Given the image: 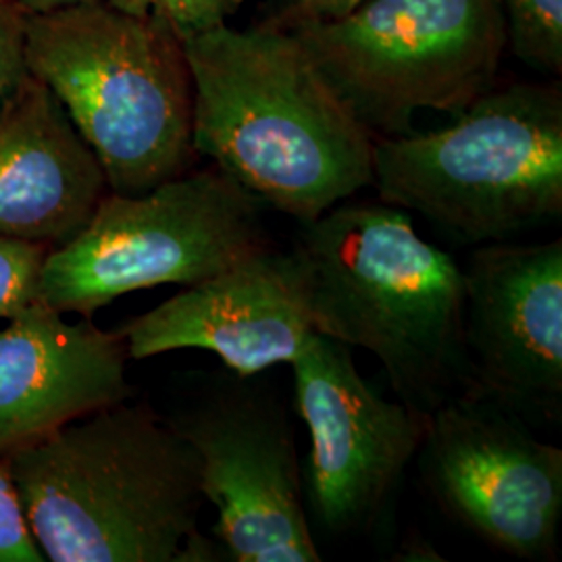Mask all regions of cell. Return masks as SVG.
Segmentation results:
<instances>
[{"mask_svg": "<svg viewBox=\"0 0 562 562\" xmlns=\"http://www.w3.org/2000/svg\"><path fill=\"white\" fill-rule=\"evenodd\" d=\"M301 2H308V0H301Z\"/></svg>", "mask_w": 562, "mask_h": 562, "instance_id": "603a6c76", "label": "cell"}, {"mask_svg": "<svg viewBox=\"0 0 562 562\" xmlns=\"http://www.w3.org/2000/svg\"><path fill=\"white\" fill-rule=\"evenodd\" d=\"M0 562H44L25 522L7 459H0Z\"/></svg>", "mask_w": 562, "mask_h": 562, "instance_id": "e0dca14e", "label": "cell"}, {"mask_svg": "<svg viewBox=\"0 0 562 562\" xmlns=\"http://www.w3.org/2000/svg\"><path fill=\"white\" fill-rule=\"evenodd\" d=\"M362 0H308L301 2L294 13L301 15H311V18H322V20H336L359 7Z\"/></svg>", "mask_w": 562, "mask_h": 562, "instance_id": "ffe728a7", "label": "cell"}, {"mask_svg": "<svg viewBox=\"0 0 562 562\" xmlns=\"http://www.w3.org/2000/svg\"><path fill=\"white\" fill-rule=\"evenodd\" d=\"M373 188L459 244L561 222V86L492 88L448 127L375 138Z\"/></svg>", "mask_w": 562, "mask_h": 562, "instance_id": "5b68a950", "label": "cell"}, {"mask_svg": "<svg viewBox=\"0 0 562 562\" xmlns=\"http://www.w3.org/2000/svg\"><path fill=\"white\" fill-rule=\"evenodd\" d=\"M199 157L299 223L373 186V136L288 27L213 30L181 41Z\"/></svg>", "mask_w": 562, "mask_h": 562, "instance_id": "6da1fadb", "label": "cell"}, {"mask_svg": "<svg viewBox=\"0 0 562 562\" xmlns=\"http://www.w3.org/2000/svg\"><path fill=\"white\" fill-rule=\"evenodd\" d=\"M120 331L30 304L0 327V459L46 440L67 423L130 401Z\"/></svg>", "mask_w": 562, "mask_h": 562, "instance_id": "4fadbf2b", "label": "cell"}, {"mask_svg": "<svg viewBox=\"0 0 562 562\" xmlns=\"http://www.w3.org/2000/svg\"><path fill=\"white\" fill-rule=\"evenodd\" d=\"M120 9L125 11H132V13H138V15H148L150 9H153V0H106Z\"/></svg>", "mask_w": 562, "mask_h": 562, "instance_id": "7402d4cb", "label": "cell"}, {"mask_svg": "<svg viewBox=\"0 0 562 562\" xmlns=\"http://www.w3.org/2000/svg\"><path fill=\"white\" fill-rule=\"evenodd\" d=\"M313 334L304 261L269 241L120 329L127 359L199 348L244 378L290 364Z\"/></svg>", "mask_w": 562, "mask_h": 562, "instance_id": "7c38bea8", "label": "cell"}, {"mask_svg": "<svg viewBox=\"0 0 562 562\" xmlns=\"http://www.w3.org/2000/svg\"><path fill=\"white\" fill-rule=\"evenodd\" d=\"M294 371V408L311 438L302 496L313 533L371 531L415 461L427 417L364 382L346 344L313 334Z\"/></svg>", "mask_w": 562, "mask_h": 562, "instance_id": "30bf717a", "label": "cell"}, {"mask_svg": "<svg viewBox=\"0 0 562 562\" xmlns=\"http://www.w3.org/2000/svg\"><path fill=\"white\" fill-rule=\"evenodd\" d=\"M238 0H153L150 13L180 38L213 30L225 23Z\"/></svg>", "mask_w": 562, "mask_h": 562, "instance_id": "ac0fdd59", "label": "cell"}, {"mask_svg": "<svg viewBox=\"0 0 562 562\" xmlns=\"http://www.w3.org/2000/svg\"><path fill=\"white\" fill-rule=\"evenodd\" d=\"M508 42L543 74L562 71V0H503Z\"/></svg>", "mask_w": 562, "mask_h": 562, "instance_id": "9a60e30c", "label": "cell"}, {"mask_svg": "<svg viewBox=\"0 0 562 562\" xmlns=\"http://www.w3.org/2000/svg\"><path fill=\"white\" fill-rule=\"evenodd\" d=\"M290 32L373 136L413 132L419 111L461 115L494 88L503 0H362L336 20L292 13Z\"/></svg>", "mask_w": 562, "mask_h": 562, "instance_id": "8992f818", "label": "cell"}, {"mask_svg": "<svg viewBox=\"0 0 562 562\" xmlns=\"http://www.w3.org/2000/svg\"><path fill=\"white\" fill-rule=\"evenodd\" d=\"M431 501L450 521L522 561H557L562 450L517 413L464 392L427 417L415 457Z\"/></svg>", "mask_w": 562, "mask_h": 562, "instance_id": "9c48e42d", "label": "cell"}, {"mask_svg": "<svg viewBox=\"0 0 562 562\" xmlns=\"http://www.w3.org/2000/svg\"><path fill=\"white\" fill-rule=\"evenodd\" d=\"M461 271L469 392L525 422H561V238L480 244Z\"/></svg>", "mask_w": 562, "mask_h": 562, "instance_id": "8fae6325", "label": "cell"}, {"mask_svg": "<svg viewBox=\"0 0 562 562\" xmlns=\"http://www.w3.org/2000/svg\"><path fill=\"white\" fill-rule=\"evenodd\" d=\"M25 67L59 99L113 194L138 196L192 171V78L157 15L106 0L27 15Z\"/></svg>", "mask_w": 562, "mask_h": 562, "instance_id": "277c9868", "label": "cell"}, {"mask_svg": "<svg viewBox=\"0 0 562 562\" xmlns=\"http://www.w3.org/2000/svg\"><path fill=\"white\" fill-rule=\"evenodd\" d=\"M25 23L27 15L13 0H0V101L27 76Z\"/></svg>", "mask_w": 562, "mask_h": 562, "instance_id": "d6986e66", "label": "cell"}, {"mask_svg": "<svg viewBox=\"0 0 562 562\" xmlns=\"http://www.w3.org/2000/svg\"><path fill=\"white\" fill-rule=\"evenodd\" d=\"M255 378L223 373L167 422L199 459L202 498L217 510L215 540L225 559L319 562L292 415Z\"/></svg>", "mask_w": 562, "mask_h": 562, "instance_id": "ba28073f", "label": "cell"}, {"mask_svg": "<svg viewBox=\"0 0 562 562\" xmlns=\"http://www.w3.org/2000/svg\"><path fill=\"white\" fill-rule=\"evenodd\" d=\"M25 15H38V13H48V11H57L65 7H74L80 2L88 0H13Z\"/></svg>", "mask_w": 562, "mask_h": 562, "instance_id": "44dd1931", "label": "cell"}, {"mask_svg": "<svg viewBox=\"0 0 562 562\" xmlns=\"http://www.w3.org/2000/svg\"><path fill=\"white\" fill-rule=\"evenodd\" d=\"M262 202L217 167L138 194L109 192L42 262L34 302L90 319L120 296L206 280L267 244Z\"/></svg>", "mask_w": 562, "mask_h": 562, "instance_id": "52a82bcc", "label": "cell"}, {"mask_svg": "<svg viewBox=\"0 0 562 562\" xmlns=\"http://www.w3.org/2000/svg\"><path fill=\"white\" fill-rule=\"evenodd\" d=\"M109 192L59 99L27 74L0 109V238L59 248Z\"/></svg>", "mask_w": 562, "mask_h": 562, "instance_id": "5bb4252c", "label": "cell"}, {"mask_svg": "<svg viewBox=\"0 0 562 562\" xmlns=\"http://www.w3.org/2000/svg\"><path fill=\"white\" fill-rule=\"evenodd\" d=\"M48 246L0 238V322L34 304L36 280Z\"/></svg>", "mask_w": 562, "mask_h": 562, "instance_id": "2e32d148", "label": "cell"}, {"mask_svg": "<svg viewBox=\"0 0 562 562\" xmlns=\"http://www.w3.org/2000/svg\"><path fill=\"white\" fill-rule=\"evenodd\" d=\"M315 331L378 357L396 398L429 417L471 390L461 265L387 202H338L294 244Z\"/></svg>", "mask_w": 562, "mask_h": 562, "instance_id": "3957f363", "label": "cell"}, {"mask_svg": "<svg viewBox=\"0 0 562 562\" xmlns=\"http://www.w3.org/2000/svg\"><path fill=\"white\" fill-rule=\"evenodd\" d=\"M130 401L7 459L44 561H220L222 546L199 531L194 450L148 404Z\"/></svg>", "mask_w": 562, "mask_h": 562, "instance_id": "7a4b0ae2", "label": "cell"}]
</instances>
